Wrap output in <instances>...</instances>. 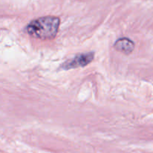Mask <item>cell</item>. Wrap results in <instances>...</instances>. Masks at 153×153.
<instances>
[{
  "mask_svg": "<svg viewBox=\"0 0 153 153\" xmlns=\"http://www.w3.org/2000/svg\"><path fill=\"white\" fill-rule=\"evenodd\" d=\"M59 26V17L45 16L31 21L26 26V31L35 38L49 40L56 36Z\"/></svg>",
  "mask_w": 153,
  "mask_h": 153,
  "instance_id": "cell-1",
  "label": "cell"
},
{
  "mask_svg": "<svg viewBox=\"0 0 153 153\" xmlns=\"http://www.w3.org/2000/svg\"><path fill=\"white\" fill-rule=\"evenodd\" d=\"M114 47L115 48L116 50L123 52V53L129 54L134 50V44L132 40L127 38H122L118 39L115 42Z\"/></svg>",
  "mask_w": 153,
  "mask_h": 153,
  "instance_id": "cell-3",
  "label": "cell"
},
{
  "mask_svg": "<svg viewBox=\"0 0 153 153\" xmlns=\"http://www.w3.org/2000/svg\"><path fill=\"white\" fill-rule=\"evenodd\" d=\"M94 53L92 52H88L86 53H81L76 56L72 59L68 60L62 64L61 68L64 70L76 68L84 67L88 65L94 60Z\"/></svg>",
  "mask_w": 153,
  "mask_h": 153,
  "instance_id": "cell-2",
  "label": "cell"
}]
</instances>
